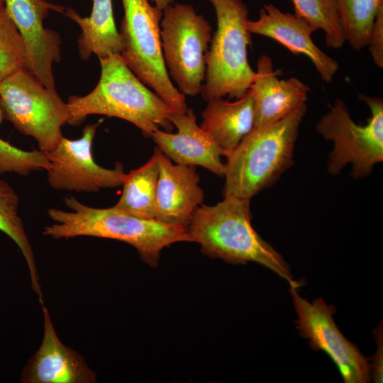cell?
<instances>
[{
  "label": "cell",
  "mask_w": 383,
  "mask_h": 383,
  "mask_svg": "<svg viewBox=\"0 0 383 383\" xmlns=\"http://www.w3.org/2000/svg\"><path fill=\"white\" fill-rule=\"evenodd\" d=\"M70 211L48 210L53 223L43 234L54 239L91 236L126 243L136 249L142 260L155 267L163 248L178 242H192L187 230L156 219L139 218L111 208L85 205L74 196L64 199Z\"/></svg>",
  "instance_id": "obj_1"
},
{
  "label": "cell",
  "mask_w": 383,
  "mask_h": 383,
  "mask_svg": "<svg viewBox=\"0 0 383 383\" xmlns=\"http://www.w3.org/2000/svg\"><path fill=\"white\" fill-rule=\"evenodd\" d=\"M251 219L250 199L228 196L216 205L198 207L187 231L204 255L232 264L258 263L298 289L301 283L294 279L282 256L255 231Z\"/></svg>",
  "instance_id": "obj_2"
},
{
  "label": "cell",
  "mask_w": 383,
  "mask_h": 383,
  "mask_svg": "<svg viewBox=\"0 0 383 383\" xmlns=\"http://www.w3.org/2000/svg\"><path fill=\"white\" fill-rule=\"evenodd\" d=\"M99 62L101 74L94 89L84 96L69 97L68 124L79 126L87 116L99 114L127 121L147 138L160 128L172 131L170 116L174 111L138 78L119 54Z\"/></svg>",
  "instance_id": "obj_3"
},
{
  "label": "cell",
  "mask_w": 383,
  "mask_h": 383,
  "mask_svg": "<svg viewBox=\"0 0 383 383\" xmlns=\"http://www.w3.org/2000/svg\"><path fill=\"white\" fill-rule=\"evenodd\" d=\"M304 104L286 117L254 128L227 157L223 196L250 199L271 186L293 164Z\"/></svg>",
  "instance_id": "obj_4"
},
{
  "label": "cell",
  "mask_w": 383,
  "mask_h": 383,
  "mask_svg": "<svg viewBox=\"0 0 383 383\" xmlns=\"http://www.w3.org/2000/svg\"><path fill=\"white\" fill-rule=\"evenodd\" d=\"M217 28L211 38L201 97L209 101L228 96L238 99L250 89L256 75L248 61L252 45L247 28L248 9L243 0H209Z\"/></svg>",
  "instance_id": "obj_5"
},
{
  "label": "cell",
  "mask_w": 383,
  "mask_h": 383,
  "mask_svg": "<svg viewBox=\"0 0 383 383\" xmlns=\"http://www.w3.org/2000/svg\"><path fill=\"white\" fill-rule=\"evenodd\" d=\"M124 16L119 34L121 57L138 77L173 111L187 110L184 96L172 84L162 55L160 21L162 11L148 0H122Z\"/></svg>",
  "instance_id": "obj_6"
},
{
  "label": "cell",
  "mask_w": 383,
  "mask_h": 383,
  "mask_svg": "<svg viewBox=\"0 0 383 383\" xmlns=\"http://www.w3.org/2000/svg\"><path fill=\"white\" fill-rule=\"evenodd\" d=\"M371 111L364 126L356 124L350 117L347 105L338 99L330 111L316 124L317 132L333 143L327 170L338 175L350 164V174L362 179L370 174L374 166L383 160V100L376 96L358 94Z\"/></svg>",
  "instance_id": "obj_7"
},
{
  "label": "cell",
  "mask_w": 383,
  "mask_h": 383,
  "mask_svg": "<svg viewBox=\"0 0 383 383\" xmlns=\"http://www.w3.org/2000/svg\"><path fill=\"white\" fill-rule=\"evenodd\" d=\"M0 106L4 118L23 135L33 137L44 152L60 142L62 127L70 117L67 104L55 88L45 87L28 70L0 82Z\"/></svg>",
  "instance_id": "obj_8"
},
{
  "label": "cell",
  "mask_w": 383,
  "mask_h": 383,
  "mask_svg": "<svg viewBox=\"0 0 383 383\" xmlns=\"http://www.w3.org/2000/svg\"><path fill=\"white\" fill-rule=\"evenodd\" d=\"M161 46L169 76L184 95L201 93L205 81L212 27L193 6L172 4L162 11Z\"/></svg>",
  "instance_id": "obj_9"
},
{
  "label": "cell",
  "mask_w": 383,
  "mask_h": 383,
  "mask_svg": "<svg viewBox=\"0 0 383 383\" xmlns=\"http://www.w3.org/2000/svg\"><path fill=\"white\" fill-rule=\"evenodd\" d=\"M289 293L297 314L296 329L311 348L326 353L337 366L345 383H367L371 379L369 359L340 331L333 318L335 309L321 298L312 303L301 297L297 289Z\"/></svg>",
  "instance_id": "obj_10"
},
{
  "label": "cell",
  "mask_w": 383,
  "mask_h": 383,
  "mask_svg": "<svg viewBox=\"0 0 383 383\" xmlns=\"http://www.w3.org/2000/svg\"><path fill=\"white\" fill-rule=\"evenodd\" d=\"M98 126H84L78 139L63 136L53 150L45 152L50 162L46 171L50 187L91 193L122 186L126 176L122 163L117 162L113 169H107L94 160L91 148Z\"/></svg>",
  "instance_id": "obj_11"
},
{
  "label": "cell",
  "mask_w": 383,
  "mask_h": 383,
  "mask_svg": "<svg viewBox=\"0 0 383 383\" xmlns=\"http://www.w3.org/2000/svg\"><path fill=\"white\" fill-rule=\"evenodd\" d=\"M5 9L18 30L26 48L28 70L47 88H55L52 66L61 60V39L45 28L50 11L65 8L45 0H4Z\"/></svg>",
  "instance_id": "obj_12"
},
{
  "label": "cell",
  "mask_w": 383,
  "mask_h": 383,
  "mask_svg": "<svg viewBox=\"0 0 383 383\" xmlns=\"http://www.w3.org/2000/svg\"><path fill=\"white\" fill-rule=\"evenodd\" d=\"M43 336L37 351L23 367L22 383H94L96 374L77 351L58 338L48 309L41 305Z\"/></svg>",
  "instance_id": "obj_13"
},
{
  "label": "cell",
  "mask_w": 383,
  "mask_h": 383,
  "mask_svg": "<svg viewBox=\"0 0 383 383\" xmlns=\"http://www.w3.org/2000/svg\"><path fill=\"white\" fill-rule=\"evenodd\" d=\"M159 174L155 219L187 230L194 211L203 204L204 194L195 166L172 164L155 148Z\"/></svg>",
  "instance_id": "obj_14"
},
{
  "label": "cell",
  "mask_w": 383,
  "mask_h": 383,
  "mask_svg": "<svg viewBox=\"0 0 383 383\" xmlns=\"http://www.w3.org/2000/svg\"><path fill=\"white\" fill-rule=\"evenodd\" d=\"M250 33L272 38L294 55H304L313 64L321 79L332 82L338 62L322 51L313 41L311 35L316 30L305 19L295 13L282 12L272 4H265L256 21L248 20Z\"/></svg>",
  "instance_id": "obj_15"
},
{
  "label": "cell",
  "mask_w": 383,
  "mask_h": 383,
  "mask_svg": "<svg viewBox=\"0 0 383 383\" xmlns=\"http://www.w3.org/2000/svg\"><path fill=\"white\" fill-rule=\"evenodd\" d=\"M170 121L177 132L172 133L160 129L151 135L157 147L176 164L201 166L212 173L223 177L226 164L220 148L196 123L192 109L181 113L173 112Z\"/></svg>",
  "instance_id": "obj_16"
},
{
  "label": "cell",
  "mask_w": 383,
  "mask_h": 383,
  "mask_svg": "<svg viewBox=\"0 0 383 383\" xmlns=\"http://www.w3.org/2000/svg\"><path fill=\"white\" fill-rule=\"evenodd\" d=\"M255 72L250 88L254 102V128L281 120L306 104L309 87L296 77L279 79L270 56L259 57Z\"/></svg>",
  "instance_id": "obj_17"
},
{
  "label": "cell",
  "mask_w": 383,
  "mask_h": 383,
  "mask_svg": "<svg viewBox=\"0 0 383 383\" xmlns=\"http://www.w3.org/2000/svg\"><path fill=\"white\" fill-rule=\"evenodd\" d=\"M201 113L200 127L228 157L253 129L254 102L250 89L234 101L211 99Z\"/></svg>",
  "instance_id": "obj_18"
},
{
  "label": "cell",
  "mask_w": 383,
  "mask_h": 383,
  "mask_svg": "<svg viewBox=\"0 0 383 383\" xmlns=\"http://www.w3.org/2000/svg\"><path fill=\"white\" fill-rule=\"evenodd\" d=\"M64 13L77 23L81 34L77 40L79 56L88 60L94 54L102 58L121 53L123 45L114 21L112 0H92L88 17H82L72 8Z\"/></svg>",
  "instance_id": "obj_19"
},
{
  "label": "cell",
  "mask_w": 383,
  "mask_h": 383,
  "mask_svg": "<svg viewBox=\"0 0 383 383\" xmlns=\"http://www.w3.org/2000/svg\"><path fill=\"white\" fill-rule=\"evenodd\" d=\"M159 168L155 153L142 166L126 174L123 191L113 207L145 219H155Z\"/></svg>",
  "instance_id": "obj_20"
},
{
  "label": "cell",
  "mask_w": 383,
  "mask_h": 383,
  "mask_svg": "<svg viewBox=\"0 0 383 383\" xmlns=\"http://www.w3.org/2000/svg\"><path fill=\"white\" fill-rule=\"evenodd\" d=\"M19 196L6 181L0 179V231L17 245L28 268L31 287L40 304H44L33 248L18 215Z\"/></svg>",
  "instance_id": "obj_21"
},
{
  "label": "cell",
  "mask_w": 383,
  "mask_h": 383,
  "mask_svg": "<svg viewBox=\"0 0 383 383\" xmlns=\"http://www.w3.org/2000/svg\"><path fill=\"white\" fill-rule=\"evenodd\" d=\"M345 41L355 50L368 45L376 15L383 0H336Z\"/></svg>",
  "instance_id": "obj_22"
},
{
  "label": "cell",
  "mask_w": 383,
  "mask_h": 383,
  "mask_svg": "<svg viewBox=\"0 0 383 383\" xmlns=\"http://www.w3.org/2000/svg\"><path fill=\"white\" fill-rule=\"evenodd\" d=\"M294 13L305 19L316 30L325 32L326 44L341 48L345 41L336 0H292Z\"/></svg>",
  "instance_id": "obj_23"
},
{
  "label": "cell",
  "mask_w": 383,
  "mask_h": 383,
  "mask_svg": "<svg viewBox=\"0 0 383 383\" xmlns=\"http://www.w3.org/2000/svg\"><path fill=\"white\" fill-rule=\"evenodd\" d=\"M28 70L23 38L5 6L0 8V82L11 74Z\"/></svg>",
  "instance_id": "obj_24"
},
{
  "label": "cell",
  "mask_w": 383,
  "mask_h": 383,
  "mask_svg": "<svg viewBox=\"0 0 383 383\" xmlns=\"http://www.w3.org/2000/svg\"><path fill=\"white\" fill-rule=\"evenodd\" d=\"M4 119L0 106V124ZM50 162L41 150L26 151L18 148L0 138V174L13 172L27 176L38 170H47Z\"/></svg>",
  "instance_id": "obj_25"
},
{
  "label": "cell",
  "mask_w": 383,
  "mask_h": 383,
  "mask_svg": "<svg viewBox=\"0 0 383 383\" xmlns=\"http://www.w3.org/2000/svg\"><path fill=\"white\" fill-rule=\"evenodd\" d=\"M375 65L383 67V6L379 9L370 34L368 45Z\"/></svg>",
  "instance_id": "obj_26"
},
{
  "label": "cell",
  "mask_w": 383,
  "mask_h": 383,
  "mask_svg": "<svg viewBox=\"0 0 383 383\" xmlns=\"http://www.w3.org/2000/svg\"><path fill=\"white\" fill-rule=\"evenodd\" d=\"M374 340L377 344L376 352L371 357V379L375 383H382L383 379V328L382 323L374 330Z\"/></svg>",
  "instance_id": "obj_27"
},
{
  "label": "cell",
  "mask_w": 383,
  "mask_h": 383,
  "mask_svg": "<svg viewBox=\"0 0 383 383\" xmlns=\"http://www.w3.org/2000/svg\"><path fill=\"white\" fill-rule=\"evenodd\" d=\"M174 0H152L157 6L160 10L163 11L167 6L173 4Z\"/></svg>",
  "instance_id": "obj_28"
},
{
  "label": "cell",
  "mask_w": 383,
  "mask_h": 383,
  "mask_svg": "<svg viewBox=\"0 0 383 383\" xmlns=\"http://www.w3.org/2000/svg\"><path fill=\"white\" fill-rule=\"evenodd\" d=\"M4 6V0H0V8Z\"/></svg>",
  "instance_id": "obj_29"
}]
</instances>
